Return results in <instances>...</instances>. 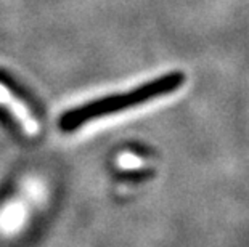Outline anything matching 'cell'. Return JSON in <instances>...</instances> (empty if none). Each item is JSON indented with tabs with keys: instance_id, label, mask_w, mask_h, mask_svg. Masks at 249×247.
<instances>
[{
	"instance_id": "obj_1",
	"label": "cell",
	"mask_w": 249,
	"mask_h": 247,
	"mask_svg": "<svg viewBox=\"0 0 249 247\" xmlns=\"http://www.w3.org/2000/svg\"><path fill=\"white\" fill-rule=\"evenodd\" d=\"M185 83V74L183 72H169V74L160 76L153 79L150 82H145L143 85L134 88V90L127 93H118V95H109L100 99H95L92 103L82 104L79 108H74L71 111H68L61 115L60 119V127L65 132H71L81 127L82 124L90 122L93 119L103 117V115L114 114L124 109L139 106L150 99L160 98L164 95L178 90Z\"/></svg>"
},
{
	"instance_id": "obj_2",
	"label": "cell",
	"mask_w": 249,
	"mask_h": 247,
	"mask_svg": "<svg viewBox=\"0 0 249 247\" xmlns=\"http://www.w3.org/2000/svg\"><path fill=\"white\" fill-rule=\"evenodd\" d=\"M0 108L7 109L12 113L13 119L21 125V129L24 130L28 135H37L39 133V122L31 113V109L26 106L24 101L21 99L7 83L0 81Z\"/></svg>"
}]
</instances>
